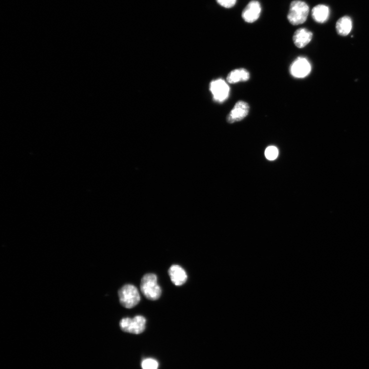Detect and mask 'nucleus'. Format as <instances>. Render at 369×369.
<instances>
[{"label":"nucleus","instance_id":"nucleus-1","mask_svg":"<svg viewBox=\"0 0 369 369\" xmlns=\"http://www.w3.org/2000/svg\"><path fill=\"white\" fill-rule=\"evenodd\" d=\"M140 290L146 298L151 300H158L162 294V290L158 283L156 274H148L143 276L140 284Z\"/></svg>","mask_w":369,"mask_h":369},{"label":"nucleus","instance_id":"nucleus-2","mask_svg":"<svg viewBox=\"0 0 369 369\" xmlns=\"http://www.w3.org/2000/svg\"><path fill=\"white\" fill-rule=\"evenodd\" d=\"M310 12V8L304 2L296 0L292 2L287 18L294 26H298L306 22Z\"/></svg>","mask_w":369,"mask_h":369},{"label":"nucleus","instance_id":"nucleus-3","mask_svg":"<svg viewBox=\"0 0 369 369\" xmlns=\"http://www.w3.org/2000/svg\"><path fill=\"white\" fill-rule=\"evenodd\" d=\"M119 300L122 306L131 309L136 306L140 297L136 287L131 284L122 286L118 292Z\"/></svg>","mask_w":369,"mask_h":369},{"label":"nucleus","instance_id":"nucleus-4","mask_svg":"<svg viewBox=\"0 0 369 369\" xmlns=\"http://www.w3.org/2000/svg\"><path fill=\"white\" fill-rule=\"evenodd\" d=\"M146 323V320L144 317L137 316L133 318H126L122 319L120 326L123 332L139 334L145 330Z\"/></svg>","mask_w":369,"mask_h":369},{"label":"nucleus","instance_id":"nucleus-5","mask_svg":"<svg viewBox=\"0 0 369 369\" xmlns=\"http://www.w3.org/2000/svg\"><path fill=\"white\" fill-rule=\"evenodd\" d=\"M210 90L214 100L218 102H224L230 96V88L222 78L212 80L210 84Z\"/></svg>","mask_w":369,"mask_h":369},{"label":"nucleus","instance_id":"nucleus-6","mask_svg":"<svg viewBox=\"0 0 369 369\" xmlns=\"http://www.w3.org/2000/svg\"><path fill=\"white\" fill-rule=\"evenodd\" d=\"M290 72L294 78H304L311 72L312 66L310 61L306 58L298 57L292 64Z\"/></svg>","mask_w":369,"mask_h":369},{"label":"nucleus","instance_id":"nucleus-7","mask_svg":"<svg viewBox=\"0 0 369 369\" xmlns=\"http://www.w3.org/2000/svg\"><path fill=\"white\" fill-rule=\"evenodd\" d=\"M250 107L247 102L239 100L236 102L233 109L227 117V121L230 124L242 120L249 114Z\"/></svg>","mask_w":369,"mask_h":369},{"label":"nucleus","instance_id":"nucleus-8","mask_svg":"<svg viewBox=\"0 0 369 369\" xmlns=\"http://www.w3.org/2000/svg\"><path fill=\"white\" fill-rule=\"evenodd\" d=\"M262 8L259 2L252 1L244 8L242 12V18L245 22L252 24L259 18Z\"/></svg>","mask_w":369,"mask_h":369},{"label":"nucleus","instance_id":"nucleus-9","mask_svg":"<svg viewBox=\"0 0 369 369\" xmlns=\"http://www.w3.org/2000/svg\"><path fill=\"white\" fill-rule=\"evenodd\" d=\"M313 34L304 28L298 30L294 32L293 40L294 45L298 48H302L308 44L312 40Z\"/></svg>","mask_w":369,"mask_h":369},{"label":"nucleus","instance_id":"nucleus-10","mask_svg":"<svg viewBox=\"0 0 369 369\" xmlns=\"http://www.w3.org/2000/svg\"><path fill=\"white\" fill-rule=\"evenodd\" d=\"M168 273L172 283L176 286H180L186 283L188 280V275L186 271L177 264L170 266Z\"/></svg>","mask_w":369,"mask_h":369},{"label":"nucleus","instance_id":"nucleus-11","mask_svg":"<svg viewBox=\"0 0 369 369\" xmlns=\"http://www.w3.org/2000/svg\"><path fill=\"white\" fill-rule=\"evenodd\" d=\"M250 78L249 72L242 68L232 71L227 76V81L230 84H236L240 82L248 81Z\"/></svg>","mask_w":369,"mask_h":369},{"label":"nucleus","instance_id":"nucleus-12","mask_svg":"<svg viewBox=\"0 0 369 369\" xmlns=\"http://www.w3.org/2000/svg\"><path fill=\"white\" fill-rule=\"evenodd\" d=\"M330 9L322 4L315 6L312 10V16L316 22L324 24L327 22L330 16Z\"/></svg>","mask_w":369,"mask_h":369},{"label":"nucleus","instance_id":"nucleus-13","mask_svg":"<svg viewBox=\"0 0 369 369\" xmlns=\"http://www.w3.org/2000/svg\"><path fill=\"white\" fill-rule=\"evenodd\" d=\"M352 29V18L348 16H344L340 18L336 24V30L338 34L342 36H348Z\"/></svg>","mask_w":369,"mask_h":369},{"label":"nucleus","instance_id":"nucleus-14","mask_svg":"<svg viewBox=\"0 0 369 369\" xmlns=\"http://www.w3.org/2000/svg\"><path fill=\"white\" fill-rule=\"evenodd\" d=\"M266 158L270 160H275L278 156V150L275 146H270L265 150Z\"/></svg>","mask_w":369,"mask_h":369},{"label":"nucleus","instance_id":"nucleus-15","mask_svg":"<svg viewBox=\"0 0 369 369\" xmlns=\"http://www.w3.org/2000/svg\"><path fill=\"white\" fill-rule=\"evenodd\" d=\"M142 369H158V363L152 358H148L142 363Z\"/></svg>","mask_w":369,"mask_h":369},{"label":"nucleus","instance_id":"nucleus-16","mask_svg":"<svg viewBox=\"0 0 369 369\" xmlns=\"http://www.w3.org/2000/svg\"><path fill=\"white\" fill-rule=\"evenodd\" d=\"M220 6L227 8L234 7L236 2V0H216Z\"/></svg>","mask_w":369,"mask_h":369}]
</instances>
